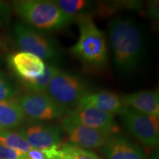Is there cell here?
Listing matches in <instances>:
<instances>
[{"label": "cell", "instance_id": "obj_1", "mask_svg": "<svg viewBox=\"0 0 159 159\" xmlns=\"http://www.w3.org/2000/svg\"><path fill=\"white\" fill-rule=\"evenodd\" d=\"M108 35L114 66L121 75L131 73L144 57V36L136 20L116 17L110 21Z\"/></svg>", "mask_w": 159, "mask_h": 159}, {"label": "cell", "instance_id": "obj_2", "mask_svg": "<svg viewBox=\"0 0 159 159\" xmlns=\"http://www.w3.org/2000/svg\"><path fill=\"white\" fill-rule=\"evenodd\" d=\"M80 36L77 42L71 47L70 52L85 66L99 69L105 66L108 52L102 32L95 25L91 16L80 17Z\"/></svg>", "mask_w": 159, "mask_h": 159}, {"label": "cell", "instance_id": "obj_3", "mask_svg": "<svg viewBox=\"0 0 159 159\" xmlns=\"http://www.w3.org/2000/svg\"><path fill=\"white\" fill-rule=\"evenodd\" d=\"M13 5L25 24L41 32L60 30L75 21L65 14L54 1L19 0L13 2Z\"/></svg>", "mask_w": 159, "mask_h": 159}, {"label": "cell", "instance_id": "obj_4", "mask_svg": "<svg viewBox=\"0 0 159 159\" xmlns=\"http://www.w3.org/2000/svg\"><path fill=\"white\" fill-rule=\"evenodd\" d=\"M13 33L21 52L30 53L42 61L52 63L61 57V49L54 39L27 24L16 23Z\"/></svg>", "mask_w": 159, "mask_h": 159}, {"label": "cell", "instance_id": "obj_5", "mask_svg": "<svg viewBox=\"0 0 159 159\" xmlns=\"http://www.w3.org/2000/svg\"><path fill=\"white\" fill-rule=\"evenodd\" d=\"M85 80L78 75L59 70L53 77L45 93L54 102L68 111L77 106L80 99L89 92Z\"/></svg>", "mask_w": 159, "mask_h": 159}, {"label": "cell", "instance_id": "obj_6", "mask_svg": "<svg viewBox=\"0 0 159 159\" xmlns=\"http://www.w3.org/2000/svg\"><path fill=\"white\" fill-rule=\"evenodd\" d=\"M25 117L36 121H50L67 114V110L60 106L46 93L30 92L16 99Z\"/></svg>", "mask_w": 159, "mask_h": 159}, {"label": "cell", "instance_id": "obj_7", "mask_svg": "<svg viewBox=\"0 0 159 159\" xmlns=\"http://www.w3.org/2000/svg\"><path fill=\"white\" fill-rule=\"evenodd\" d=\"M119 116L125 128L141 143L150 148L158 146V116L142 114L128 107Z\"/></svg>", "mask_w": 159, "mask_h": 159}, {"label": "cell", "instance_id": "obj_8", "mask_svg": "<svg viewBox=\"0 0 159 159\" xmlns=\"http://www.w3.org/2000/svg\"><path fill=\"white\" fill-rule=\"evenodd\" d=\"M61 127L69 136V142L83 149L102 148L111 134L77 124L68 117L63 119Z\"/></svg>", "mask_w": 159, "mask_h": 159}, {"label": "cell", "instance_id": "obj_9", "mask_svg": "<svg viewBox=\"0 0 159 159\" xmlns=\"http://www.w3.org/2000/svg\"><path fill=\"white\" fill-rule=\"evenodd\" d=\"M19 133L33 148L49 150L61 145V129L56 125L37 123L25 127Z\"/></svg>", "mask_w": 159, "mask_h": 159}, {"label": "cell", "instance_id": "obj_10", "mask_svg": "<svg viewBox=\"0 0 159 159\" xmlns=\"http://www.w3.org/2000/svg\"><path fill=\"white\" fill-rule=\"evenodd\" d=\"M66 116L74 122L89 128L105 131L111 134L116 133V125L114 115L97 109L77 107L74 110H69Z\"/></svg>", "mask_w": 159, "mask_h": 159}, {"label": "cell", "instance_id": "obj_11", "mask_svg": "<svg viewBox=\"0 0 159 159\" xmlns=\"http://www.w3.org/2000/svg\"><path fill=\"white\" fill-rule=\"evenodd\" d=\"M100 148L107 159H148L139 146L119 134H111Z\"/></svg>", "mask_w": 159, "mask_h": 159}, {"label": "cell", "instance_id": "obj_12", "mask_svg": "<svg viewBox=\"0 0 159 159\" xmlns=\"http://www.w3.org/2000/svg\"><path fill=\"white\" fill-rule=\"evenodd\" d=\"M8 63L24 82L33 80L41 76L46 66V63L39 57L25 52L10 55Z\"/></svg>", "mask_w": 159, "mask_h": 159}, {"label": "cell", "instance_id": "obj_13", "mask_svg": "<svg viewBox=\"0 0 159 159\" xmlns=\"http://www.w3.org/2000/svg\"><path fill=\"white\" fill-rule=\"evenodd\" d=\"M77 107L93 108L112 115H120L126 108L122 97L112 91H101L88 92L80 101Z\"/></svg>", "mask_w": 159, "mask_h": 159}, {"label": "cell", "instance_id": "obj_14", "mask_svg": "<svg viewBox=\"0 0 159 159\" xmlns=\"http://www.w3.org/2000/svg\"><path fill=\"white\" fill-rule=\"evenodd\" d=\"M128 108L150 115L159 116V94L158 91H142L125 94L122 97Z\"/></svg>", "mask_w": 159, "mask_h": 159}, {"label": "cell", "instance_id": "obj_15", "mask_svg": "<svg viewBox=\"0 0 159 159\" xmlns=\"http://www.w3.org/2000/svg\"><path fill=\"white\" fill-rule=\"evenodd\" d=\"M25 116L16 101H0V129L11 130L22 125Z\"/></svg>", "mask_w": 159, "mask_h": 159}, {"label": "cell", "instance_id": "obj_16", "mask_svg": "<svg viewBox=\"0 0 159 159\" xmlns=\"http://www.w3.org/2000/svg\"><path fill=\"white\" fill-rule=\"evenodd\" d=\"M44 151L47 159H101L94 152L79 148L71 143L62 145Z\"/></svg>", "mask_w": 159, "mask_h": 159}, {"label": "cell", "instance_id": "obj_17", "mask_svg": "<svg viewBox=\"0 0 159 159\" xmlns=\"http://www.w3.org/2000/svg\"><path fill=\"white\" fill-rule=\"evenodd\" d=\"M65 14L75 19L85 16H91L97 10V4L85 0H57L54 1Z\"/></svg>", "mask_w": 159, "mask_h": 159}, {"label": "cell", "instance_id": "obj_18", "mask_svg": "<svg viewBox=\"0 0 159 159\" xmlns=\"http://www.w3.org/2000/svg\"><path fill=\"white\" fill-rule=\"evenodd\" d=\"M59 70L60 69L53 63H47L44 71L41 76L33 80L24 82V85L26 88L31 91V92L45 93L49 83Z\"/></svg>", "mask_w": 159, "mask_h": 159}, {"label": "cell", "instance_id": "obj_19", "mask_svg": "<svg viewBox=\"0 0 159 159\" xmlns=\"http://www.w3.org/2000/svg\"><path fill=\"white\" fill-rule=\"evenodd\" d=\"M0 145L15 149L25 153L33 148L19 132L11 130H0Z\"/></svg>", "mask_w": 159, "mask_h": 159}, {"label": "cell", "instance_id": "obj_20", "mask_svg": "<svg viewBox=\"0 0 159 159\" xmlns=\"http://www.w3.org/2000/svg\"><path fill=\"white\" fill-rule=\"evenodd\" d=\"M19 88L5 73L0 71V101L12 99L19 94Z\"/></svg>", "mask_w": 159, "mask_h": 159}, {"label": "cell", "instance_id": "obj_21", "mask_svg": "<svg viewBox=\"0 0 159 159\" xmlns=\"http://www.w3.org/2000/svg\"><path fill=\"white\" fill-rule=\"evenodd\" d=\"M26 153L0 145V159H25Z\"/></svg>", "mask_w": 159, "mask_h": 159}, {"label": "cell", "instance_id": "obj_22", "mask_svg": "<svg viewBox=\"0 0 159 159\" xmlns=\"http://www.w3.org/2000/svg\"><path fill=\"white\" fill-rule=\"evenodd\" d=\"M148 13L150 18L152 19L158 21L159 10H158V1H151L148 3Z\"/></svg>", "mask_w": 159, "mask_h": 159}, {"label": "cell", "instance_id": "obj_23", "mask_svg": "<svg viewBox=\"0 0 159 159\" xmlns=\"http://www.w3.org/2000/svg\"><path fill=\"white\" fill-rule=\"evenodd\" d=\"M25 159H47V156L43 150L32 148L26 153Z\"/></svg>", "mask_w": 159, "mask_h": 159}, {"label": "cell", "instance_id": "obj_24", "mask_svg": "<svg viewBox=\"0 0 159 159\" xmlns=\"http://www.w3.org/2000/svg\"><path fill=\"white\" fill-rule=\"evenodd\" d=\"M0 130H1V129H0Z\"/></svg>", "mask_w": 159, "mask_h": 159}]
</instances>
